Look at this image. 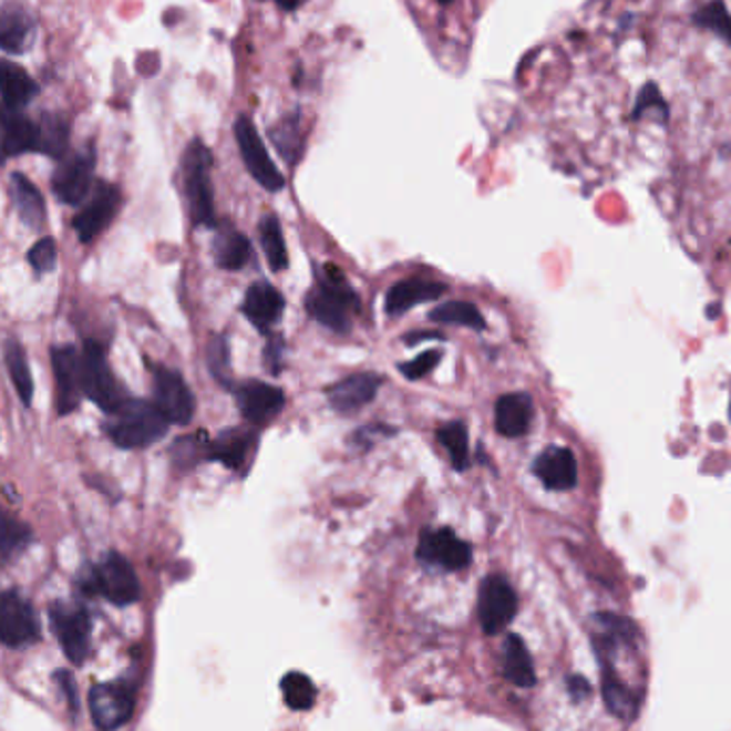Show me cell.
<instances>
[{
    "instance_id": "6da1fadb",
    "label": "cell",
    "mask_w": 731,
    "mask_h": 731,
    "mask_svg": "<svg viewBox=\"0 0 731 731\" xmlns=\"http://www.w3.org/2000/svg\"><path fill=\"white\" fill-rule=\"evenodd\" d=\"M418 29L436 61L447 69L464 66L480 18V0H406Z\"/></svg>"
},
{
    "instance_id": "7a4b0ae2",
    "label": "cell",
    "mask_w": 731,
    "mask_h": 731,
    "mask_svg": "<svg viewBox=\"0 0 731 731\" xmlns=\"http://www.w3.org/2000/svg\"><path fill=\"white\" fill-rule=\"evenodd\" d=\"M308 315L336 334L351 330V315L360 310V298L336 266L317 268V282L306 294Z\"/></svg>"
},
{
    "instance_id": "3957f363",
    "label": "cell",
    "mask_w": 731,
    "mask_h": 731,
    "mask_svg": "<svg viewBox=\"0 0 731 731\" xmlns=\"http://www.w3.org/2000/svg\"><path fill=\"white\" fill-rule=\"evenodd\" d=\"M169 422L146 400H124L107 424L110 439L122 450L151 447L167 434Z\"/></svg>"
},
{
    "instance_id": "277c9868",
    "label": "cell",
    "mask_w": 731,
    "mask_h": 731,
    "mask_svg": "<svg viewBox=\"0 0 731 731\" xmlns=\"http://www.w3.org/2000/svg\"><path fill=\"white\" fill-rule=\"evenodd\" d=\"M213 153L202 140H193L183 156L184 193L188 202V213L195 225L199 227H216L214 213Z\"/></svg>"
},
{
    "instance_id": "5b68a950",
    "label": "cell",
    "mask_w": 731,
    "mask_h": 731,
    "mask_svg": "<svg viewBox=\"0 0 731 731\" xmlns=\"http://www.w3.org/2000/svg\"><path fill=\"white\" fill-rule=\"evenodd\" d=\"M84 590L101 595L103 599L121 608L140 601L142 597V586L135 569L119 552L105 554V558L92 567V572H89L84 579Z\"/></svg>"
},
{
    "instance_id": "8992f818",
    "label": "cell",
    "mask_w": 731,
    "mask_h": 731,
    "mask_svg": "<svg viewBox=\"0 0 731 731\" xmlns=\"http://www.w3.org/2000/svg\"><path fill=\"white\" fill-rule=\"evenodd\" d=\"M50 622L64 657L73 666H82L91 655L92 620L89 609L80 604L54 601L50 606Z\"/></svg>"
},
{
    "instance_id": "52a82bcc",
    "label": "cell",
    "mask_w": 731,
    "mask_h": 731,
    "mask_svg": "<svg viewBox=\"0 0 731 731\" xmlns=\"http://www.w3.org/2000/svg\"><path fill=\"white\" fill-rule=\"evenodd\" d=\"M82 362V390L84 397L91 398L92 402L103 409L105 413H116L121 409L124 397L121 385L116 383L112 368L107 364V356L99 342L89 340L84 344V353L80 356Z\"/></svg>"
},
{
    "instance_id": "ba28073f",
    "label": "cell",
    "mask_w": 731,
    "mask_h": 731,
    "mask_svg": "<svg viewBox=\"0 0 731 731\" xmlns=\"http://www.w3.org/2000/svg\"><path fill=\"white\" fill-rule=\"evenodd\" d=\"M41 638L39 616L18 590L0 593V641L7 648H27Z\"/></svg>"
},
{
    "instance_id": "9c48e42d",
    "label": "cell",
    "mask_w": 731,
    "mask_h": 731,
    "mask_svg": "<svg viewBox=\"0 0 731 731\" xmlns=\"http://www.w3.org/2000/svg\"><path fill=\"white\" fill-rule=\"evenodd\" d=\"M234 133H236V142H238V148L243 154L244 165H246L248 174L255 178V183L264 186L270 193L282 191L285 178L278 172L270 153L266 151L264 140L259 137V133H257V128H255V124L250 122V119L240 116L236 121Z\"/></svg>"
},
{
    "instance_id": "30bf717a",
    "label": "cell",
    "mask_w": 731,
    "mask_h": 731,
    "mask_svg": "<svg viewBox=\"0 0 731 731\" xmlns=\"http://www.w3.org/2000/svg\"><path fill=\"white\" fill-rule=\"evenodd\" d=\"M89 710L96 730H121L133 717L135 696L121 682H101L89 693Z\"/></svg>"
},
{
    "instance_id": "8fae6325",
    "label": "cell",
    "mask_w": 731,
    "mask_h": 731,
    "mask_svg": "<svg viewBox=\"0 0 731 731\" xmlns=\"http://www.w3.org/2000/svg\"><path fill=\"white\" fill-rule=\"evenodd\" d=\"M518 611V595L503 576H487L480 588L477 616L482 629L494 636L503 631Z\"/></svg>"
},
{
    "instance_id": "7c38bea8",
    "label": "cell",
    "mask_w": 731,
    "mask_h": 731,
    "mask_svg": "<svg viewBox=\"0 0 731 731\" xmlns=\"http://www.w3.org/2000/svg\"><path fill=\"white\" fill-rule=\"evenodd\" d=\"M154 404L169 424L186 426L195 415V397L176 370L154 366Z\"/></svg>"
},
{
    "instance_id": "4fadbf2b",
    "label": "cell",
    "mask_w": 731,
    "mask_h": 731,
    "mask_svg": "<svg viewBox=\"0 0 731 731\" xmlns=\"http://www.w3.org/2000/svg\"><path fill=\"white\" fill-rule=\"evenodd\" d=\"M418 558L443 572H462L473 560V549L452 528L426 531L418 546Z\"/></svg>"
},
{
    "instance_id": "5bb4252c",
    "label": "cell",
    "mask_w": 731,
    "mask_h": 731,
    "mask_svg": "<svg viewBox=\"0 0 731 731\" xmlns=\"http://www.w3.org/2000/svg\"><path fill=\"white\" fill-rule=\"evenodd\" d=\"M94 176V151H78L61 158V165L54 172L52 188L62 204L78 206L91 195Z\"/></svg>"
},
{
    "instance_id": "9a60e30c",
    "label": "cell",
    "mask_w": 731,
    "mask_h": 731,
    "mask_svg": "<svg viewBox=\"0 0 731 731\" xmlns=\"http://www.w3.org/2000/svg\"><path fill=\"white\" fill-rule=\"evenodd\" d=\"M119 208H121V191L114 184H94L89 204L73 218L78 238L84 244L92 243L112 223Z\"/></svg>"
},
{
    "instance_id": "2e32d148",
    "label": "cell",
    "mask_w": 731,
    "mask_h": 731,
    "mask_svg": "<svg viewBox=\"0 0 731 731\" xmlns=\"http://www.w3.org/2000/svg\"><path fill=\"white\" fill-rule=\"evenodd\" d=\"M236 402L244 420L253 426H268L280 415L285 394L280 388L261 381H248L236 388Z\"/></svg>"
},
{
    "instance_id": "e0dca14e",
    "label": "cell",
    "mask_w": 731,
    "mask_h": 731,
    "mask_svg": "<svg viewBox=\"0 0 731 731\" xmlns=\"http://www.w3.org/2000/svg\"><path fill=\"white\" fill-rule=\"evenodd\" d=\"M285 310V298L275 285L266 280L253 282L244 294V317L261 332L272 334V328L280 321Z\"/></svg>"
},
{
    "instance_id": "ac0fdd59",
    "label": "cell",
    "mask_w": 731,
    "mask_h": 731,
    "mask_svg": "<svg viewBox=\"0 0 731 731\" xmlns=\"http://www.w3.org/2000/svg\"><path fill=\"white\" fill-rule=\"evenodd\" d=\"M52 364L56 374V397H59V411L66 415L78 409L80 400L84 397L82 390V362L73 347H56L52 349Z\"/></svg>"
},
{
    "instance_id": "d6986e66",
    "label": "cell",
    "mask_w": 731,
    "mask_h": 731,
    "mask_svg": "<svg viewBox=\"0 0 731 731\" xmlns=\"http://www.w3.org/2000/svg\"><path fill=\"white\" fill-rule=\"evenodd\" d=\"M533 473L554 492H565L578 484V462L572 450L552 445L533 462Z\"/></svg>"
},
{
    "instance_id": "ffe728a7",
    "label": "cell",
    "mask_w": 731,
    "mask_h": 731,
    "mask_svg": "<svg viewBox=\"0 0 731 731\" xmlns=\"http://www.w3.org/2000/svg\"><path fill=\"white\" fill-rule=\"evenodd\" d=\"M257 450V432L250 428L223 430L208 443V460L220 462L231 471H240Z\"/></svg>"
},
{
    "instance_id": "44dd1931",
    "label": "cell",
    "mask_w": 731,
    "mask_h": 731,
    "mask_svg": "<svg viewBox=\"0 0 731 731\" xmlns=\"http://www.w3.org/2000/svg\"><path fill=\"white\" fill-rule=\"evenodd\" d=\"M381 385H383V379L379 374L358 372V374H351L334 383L328 390V402L338 413H351V411L362 409L368 402H372V398L377 397Z\"/></svg>"
},
{
    "instance_id": "7402d4cb",
    "label": "cell",
    "mask_w": 731,
    "mask_h": 731,
    "mask_svg": "<svg viewBox=\"0 0 731 731\" xmlns=\"http://www.w3.org/2000/svg\"><path fill=\"white\" fill-rule=\"evenodd\" d=\"M34 43V20L16 2L0 7V50L7 54H27Z\"/></svg>"
},
{
    "instance_id": "603a6c76",
    "label": "cell",
    "mask_w": 731,
    "mask_h": 731,
    "mask_svg": "<svg viewBox=\"0 0 731 731\" xmlns=\"http://www.w3.org/2000/svg\"><path fill=\"white\" fill-rule=\"evenodd\" d=\"M535 418L533 398L528 394H505L496 400L494 406V426L496 432L505 439H519L524 436Z\"/></svg>"
},
{
    "instance_id": "cb8c5ba5",
    "label": "cell",
    "mask_w": 731,
    "mask_h": 731,
    "mask_svg": "<svg viewBox=\"0 0 731 731\" xmlns=\"http://www.w3.org/2000/svg\"><path fill=\"white\" fill-rule=\"evenodd\" d=\"M447 287L436 280H424V278H406L400 280L394 287H390L385 296V312L390 317L404 315L413 306L426 305L432 300H439Z\"/></svg>"
},
{
    "instance_id": "d4e9b609",
    "label": "cell",
    "mask_w": 731,
    "mask_h": 731,
    "mask_svg": "<svg viewBox=\"0 0 731 731\" xmlns=\"http://www.w3.org/2000/svg\"><path fill=\"white\" fill-rule=\"evenodd\" d=\"M0 131L7 156L31 153L39 146V126L22 110H11L4 103H0Z\"/></svg>"
},
{
    "instance_id": "484cf974",
    "label": "cell",
    "mask_w": 731,
    "mask_h": 731,
    "mask_svg": "<svg viewBox=\"0 0 731 731\" xmlns=\"http://www.w3.org/2000/svg\"><path fill=\"white\" fill-rule=\"evenodd\" d=\"M37 94L39 84L24 66L0 59V99L7 107L24 110Z\"/></svg>"
},
{
    "instance_id": "4316f807",
    "label": "cell",
    "mask_w": 731,
    "mask_h": 731,
    "mask_svg": "<svg viewBox=\"0 0 731 731\" xmlns=\"http://www.w3.org/2000/svg\"><path fill=\"white\" fill-rule=\"evenodd\" d=\"M213 255L214 261H216V266L220 270L238 272V270H243L246 261L250 259V243H248V238L243 236L236 227L223 225V227L216 229Z\"/></svg>"
},
{
    "instance_id": "83f0119b",
    "label": "cell",
    "mask_w": 731,
    "mask_h": 731,
    "mask_svg": "<svg viewBox=\"0 0 731 731\" xmlns=\"http://www.w3.org/2000/svg\"><path fill=\"white\" fill-rule=\"evenodd\" d=\"M9 191H11V202L18 210V216L24 225L31 229H37L45 220V204L39 193V188L22 174H13L9 181Z\"/></svg>"
},
{
    "instance_id": "f1b7e54d",
    "label": "cell",
    "mask_w": 731,
    "mask_h": 731,
    "mask_svg": "<svg viewBox=\"0 0 731 731\" xmlns=\"http://www.w3.org/2000/svg\"><path fill=\"white\" fill-rule=\"evenodd\" d=\"M503 673L507 680L519 687H531L535 682L531 652L518 636H507V640L503 644Z\"/></svg>"
},
{
    "instance_id": "f546056e",
    "label": "cell",
    "mask_w": 731,
    "mask_h": 731,
    "mask_svg": "<svg viewBox=\"0 0 731 731\" xmlns=\"http://www.w3.org/2000/svg\"><path fill=\"white\" fill-rule=\"evenodd\" d=\"M259 243L264 248V255L268 259L270 270L282 272L289 268V250L282 236V227L275 214H266L259 223Z\"/></svg>"
},
{
    "instance_id": "4dcf8cb0",
    "label": "cell",
    "mask_w": 731,
    "mask_h": 731,
    "mask_svg": "<svg viewBox=\"0 0 731 731\" xmlns=\"http://www.w3.org/2000/svg\"><path fill=\"white\" fill-rule=\"evenodd\" d=\"M39 126V146L37 153L48 154L52 158H64L69 151V121L62 114H43Z\"/></svg>"
},
{
    "instance_id": "1f68e13d",
    "label": "cell",
    "mask_w": 731,
    "mask_h": 731,
    "mask_svg": "<svg viewBox=\"0 0 731 731\" xmlns=\"http://www.w3.org/2000/svg\"><path fill=\"white\" fill-rule=\"evenodd\" d=\"M428 317L434 323L462 326V328H471V330H477V332L486 330V319L482 317L480 308L471 305V302H462V300H452V302L436 306Z\"/></svg>"
},
{
    "instance_id": "d6a6232c",
    "label": "cell",
    "mask_w": 731,
    "mask_h": 731,
    "mask_svg": "<svg viewBox=\"0 0 731 731\" xmlns=\"http://www.w3.org/2000/svg\"><path fill=\"white\" fill-rule=\"evenodd\" d=\"M4 360H7V370H9V377L13 381L16 392L20 394V400L29 406L32 402L34 385H32L31 368H29L24 349L20 347V342H16V340L7 342Z\"/></svg>"
},
{
    "instance_id": "836d02e7",
    "label": "cell",
    "mask_w": 731,
    "mask_h": 731,
    "mask_svg": "<svg viewBox=\"0 0 731 731\" xmlns=\"http://www.w3.org/2000/svg\"><path fill=\"white\" fill-rule=\"evenodd\" d=\"M31 542V528L0 507V556L9 560L18 556Z\"/></svg>"
},
{
    "instance_id": "e575fe53",
    "label": "cell",
    "mask_w": 731,
    "mask_h": 731,
    "mask_svg": "<svg viewBox=\"0 0 731 731\" xmlns=\"http://www.w3.org/2000/svg\"><path fill=\"white\" fill-rule=\"evenodd\" d=\"M693 22L700 29L714 32L721 41L731 45V16L723 0H710V2L701 4L700 9L693 13Z\"/></svg>"
},
{
    "instance_id": "d590c367",
    "label": "cell",
    "mask_w": 731,
    "mask_h": 731,
    "mask_svg": "<svg viewBox=\"0 0 731 731\" xmlns=\"http://www.w3.org/2000/svg\"><path fill=\"white\" fill-rule=\"evenodd\" d=\"M439 443L445 447L447 456L456 471H464L469 466V432L462 422H450L436 430Z\"/></svg>"
},
{
    "instance_id": "8d00e7d4",
    "label": "cell",
    "mask_w": 731,
    "mask_h": 731,
    "mask_svg": "<svg viewBox=\"0 0 731 731\" xmlns=\"http://www.w3.org/2000/svg\"><path fill=\"white\" fill-rule=\"evenodd\" d=\"M280 689H282V698L287 701V706L294 710H310L317 698V689H315L312 680L300 671L287 673L280 682Z\"/></svg>"
},
{
    "instance_id": "74e56055",
    "label": "cell",
    "mask_w": 731,
    "mask_h": 731,
    "mask_svg": "<svg viewBox=\"0 0 731 731\" xmlns=\"http://www.w3.org/2000/svg\"><path fill=\"white\" fill-rule=\"evenodd\" d=\"M657 112V119L661 124L668 122V116H670V110H668V103L663 99V94L659 91V86L655 82H648L644 89H641L640 94H638V101H636V110H634V121H640L644 114H652Z\"/></svg>"
},
{
    "instance_id": "f35d334b",
    "label": "cell",
    "mask_w": 731,
    "mask_h": 731,
    "mask_svg": "<svg viewBox=\"0 0 731 731\" xmlns=\"http://www.w3.org/2000/svg\"><path fill=\"white\" fill-rule=\"evenodd\" d=\"M208 368L213 372L214 379L229 388L231 385V377H229V344L227 338L223 334H216L210 338L208 342Z\"/></svg>"
},
{
    "instance_id": "ab89813d",
    "label": "cell",
    "mask_w": 731,
    "mask_h": 731,
    "mask_svg": "<svg viewBox=\"0 0 731 731\" xmlns=\"http://www.w3.org/2000/svg\"><path fill=\"white\" fill-rule=\"evenodd\" d=\"M172 457L176 466L181 469H191L195 466L202 457H208V447L202 445V436H188L174 443L172 447Z\"/></svg>"
},
{
    "instance_id": "60d3db41",
    "label": "cell",
    "mask_w": 731,
    "mask_h": 731,
    "mask_svg": "<svg viewBox=\"0 0 731 731\" xmlns=\"http://www.w3.org/2000/svg\"><path fill=\"white\" fill-rule=\"evenodd\" d=\"M56 259H59V250L52 238H41L29 253V264H31L32 270L39 275L52 272L56 268Z\"/></svg>"
},
{
    "instance_id": "b9f144b4",
    "label": "cell",
    "mask_w": 731,
    "mask_h": 731,
    "mask_svg": "<svg viewBox=\"0 0 731 731\" xmlns=\"http://www.w3.org/2000/svg\"><path fill=\"white\" fill-rule=\"evenodd\" d=\"M441 358H443V353L439 349H428L424 353H420L418 358H413L411 362H404V364L398 366V370L409 381H418V379H424L426 374H430L439 366Z\"/></svg>"
},
{
    "instance_id": "7bdbcfd3",
    "label": "cell",
    "mask_w": 731,
    "mask_h": 731,
    "mask_svg": "<svg viewBox=\"0 0 731 731\" xmlns=\"http://www.w3.org/2000/svg\"><path fill=\"white\" fill-rule=\"evenodd\" d=\"M282 351H285L282 336L268 334V344H266L264 358H266V364H268L272 374H278L282 370Z\"/></svg>"
},
{
    "instance_id": "ee69618b",
    "label": "cell",
    "mask_w": 731,
    "mask_h": 731,
    "mask_svg": "<svg viewBox=\"0 0 731 731\" xmlns=\"http://www.w3.org/2000/svg\"><path fill=\"white\" fill-rule=\"evenodd\" d=\"M56 673L62 678V682H59V684L64 689V693H69V703L75 708L78 706V698H75V684H73L71 673H66V671H56Z\"/></svg>"
},
{
    "instance_id": "f6af8a7d",
    "label": "cell",
    "mask_w": 731,
    "mask_h": 731,
    "mask_svg": "<svg viewBox=\"0 0 731 731\" xmlns=\"http://www.w3.org/2000/svg\"><path fill=\"white\" fill-rule=\"evenodd\" d=\"M426 338H441V334H434V332H411V334H406V342L409 344H413V342H420V340H426Z\"/></svg>"
},
{
    "instance_id": "bcb514c9",
    "label": "cell",
    "mask_w": 731,
    "mask_h": 731,
    "mask_svg": "<svg viewBox=\"0 0 731 731\" xmlns=\"http://www.w3.org/2000/svg\"><path fill=\"white\" fill-rule=\"evenodd\" d=\"M278 2V7H282L285 11H294L298 4H300V0H276Z\"/></svg>"
},
{
    "instance_id": "7dc6e473",
    "label": "cell",
    "mask_w": 731,
    "mask_h": 731,
    "mask_svg": "<svg viewBox=\"0 0 731 731\" xmlns=\"http://www.w3.org/2000/svg\"><path fill=\"white\" fill-rule=\"evenodd\" d=\"M4 158H7V153H4V146H2V137H0V165L4 163Z\"/></svg>"
},
{
    "instance_id": "c3c4849f",
    "label": "cell",
    "mask_w": 731,
    "mask_h": 731,
    "mask_svg": "<svg viewBox=\"0 0 731 731\" xmlns=\"http://www.w3.org/2000/svg\"><path fill=\"white\" fill-rule=\"evenodd\" d=\"M730 418H731V406H730Z\"/></svg>"
}]
</instances>
